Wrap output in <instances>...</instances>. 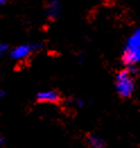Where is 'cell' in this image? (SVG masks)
Segmentation results:
<instances>
[{
  "instance_id": "1",
  "label": "cell",
  "mask_w": 140,
  "mask_h": 148,
  "mask_svg": "<svg viewBox=\"0 0 140 148\" xmlns=\"http://www.w3.org/2000/svg\"><path fill=\"white\" fill-rule=\"evenodd\" d=\"M115 88L121 99H130L135 90V76L130 68L120 70L115 76Z\"/></svg>"
},
{
  "instance_id": "2",
  "label": "cell",
  "mask_w": 140,
  "mask_h": 148,
  "mask_svg": "<svg viewBox=\"0 0 140 148\" xmlns=\"http://www.w3.org/2000/svg\"><path fill=\"white\" fill-rule=\"evenodd\" d=\"M35 101L41 104H61L64 97L61 95L60 92H58L57 89H50V90H44V92H40L36 94Z\"/></svg>"
},
{
  "instance_id": "3",
  "label": "cell",
  "mask_w": 140,
  "mask_h": 148,
  "mask_svg": "<svg viewBox=\"0 0 140 148\" xmlns=\"http://www.w3.org/2000/svg\"><path fill=\"white\" fill-rule=\"evenodd\" d=\"M121 60H122V63H123L127 68H130V67L135 66V64L140 60V54H139V52H137L135 49L128 48V49L123 52Z\"/></svg>"
},
{
  "instance_id": "4",
  "label": "cell",
  "mask_w": 140,
  "mask_h": 148,
  "mask_svg": "<svg viewBox=\"0 0 140 148\" xmlns=\"http://www.w3.org/2000/svg\"><path fill=\"white\" fill-rule=\"evenodd\" d=\"M86 144L89 148H104L106 145L104 139L96 135H87Z\"/></svg>"
},
{
  "instance_id": "5",
  "label": "cell",
  "mask_w": 140,
  "mask_h": 148,
  "mask_svg": "<svg viewBox=\"0 0 140 148\" xmlns=\"http://www.w3.org/2000/svg\"><path fill=\"white\" fill-rule=\"evenodd\" d=\"M29 52H31V49L28 47H26V45H23V47H18L17 49L14 50L12 56L15 59H23V58L28 56Z\"/></svg>"
},
{
  "instance_id": "6",
  "label": "cell",
  "mask_w": 140,
  "mask_h": 148,
  "mask_svg": "<svg viewBox=\"0 0 140 148\" xmlns=\"http://www.w3.org/2000/svg\"><path fill=\"white\" fill-rule=\"evenodd\" d=\"M5 145V138H3V136L0 134V147H2Z\"/></svg>"
}]
</instances>
